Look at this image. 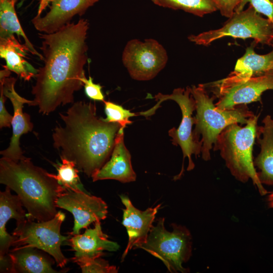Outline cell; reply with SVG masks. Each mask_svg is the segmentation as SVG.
Here are the masks:
<instances>
[{
  "mask_svg": "<svg viewBox=\"0 0 273 273\" xmlns=\"http://www.w3.org/2000/svg\"><path fill=\"white\" fill-rule=\"evenodd\" d=\"M15 0H0V39H5L16 34L22 37L25 44L32 55L43 60L42 55L39 53L29 40L20 24L15 9Z\"/></svg>",
  "mask_w": 273,
  "mask_h": 273,
  "instance_id": "obj_23",
  "label": "cell"
},
{
  "mask_svg": "<svg viewBox=\"0 0 273 273\" xmlns=\"http://www.w3.org/2000/svg\"><path fill=\"white\" fill-rule=\"evenodd\" d=\"M155 5L173 10H181L199 17L217 10L211 0H151Z\"/></svg>",
  "mask_w": 273,
  "mask_h": 273,
  "instance_id": "obj_24",
  "label": "cell"
},
{
  "mask_svg": "<svg viewBox=\"0 0 273 273\" xmlns=\"http://www.w3.org/2000/svg\"><path fill=\"white\" fill-rule=\"evenodd\" d=\"M95 104L77 102L60 116L64 125L57 126L52 138L61 157L72 161L91 177L110 158L120 125L105 121L96 114Z\"/></svg>",
  "mask_w": 273,
  "mask_h": 273,
  "instance_id": "obj_2",
  "label": "cell"
},
{
  "mask_svg": "<svg viewBox=\"0 0 273 273\" xmlns=\"http://www.w3.org/2000/svg\"><path fill=\"white\" fill-rule=\"evenodd\" d=\"M68 242L74 251L71 259L80 267L103 256L104 251L115 252L120 247L103 232L100 221L95 222L94 228L86 229L83 234L72 235Z\"/></svg>",
  "mask_w": 273,
  "mask_h": 273,
  "instance_id": "obj_13",
  "label": "cell"
},
{
  "mask_svg": "<svg viewBox=\"0 0 273 273\" xmlns=\"http://www.w3.org/2000/svg\"><path fill=\"white\" fill-rule=\"evenodd\" d=\"M154 98L158 101L157 104L150 110L142 112V115L150 116L164 101L173 100L178 105L182 114L181 121L177 128L173 127L168 131V135L171 138L173 145L180 146L183 154V160L186 157L188 158L187 170L193 169L195 164L192 159V155L197 156L201 154L202 143L195 138L192 130L193 125L195 123V118L192 117V114L196 110V102L191 94V87L175 88L170 95L159 93Z\"/></svg>",
  "mask_w": 273,
  "mask_h": 273,
  "instance_id": "obj_9",
  "label": "cell"
},
{
  "mask_svg": "<svg viewBox=\"0 0 273 273\" xmlns=\"http://www.w3.org/2000/svg\"><path fill=\"white\" fill-rule=\"evenodd\" d=\"M191 92L196 102L195 138L201 141L202 158L210 159V151L216 144L218 136L228 126L234 123L246 124L254 115L246 105H240L233 109H223L213 103L214 97H210L203 84L191 87Z\"/></svg>",
  "mask_w": 273,
  "mask_h": 273,
  "instance_id": "obj_5",
  "label": "cell"
},
{
  "mask_svg": "<svg viewBox=\"0 0 273 273\" xmlns=\"http://www.w3.org/2000/svg\"><path fill=\"white\" fill-rule=\"evenodd\" d=\"M269 206L273 208V192H272L268 197Z\"/></svg>",
  "mask_w": 273,
  "mask_h": 273,
  "instance_id": "obj_32",
  "label": "cell"
},
{
  "mask_svg": "<svg viewBox=\"0 0 273 273\" xmlns=\"http://www.w3.org/2000/svg\"><path fill=\"white\" fill-rule=\"evenodd\" d=\"M273 67V49L265 55L256 53L253 47L247 48L236 63L234 70L225 78L212 84L218 95L223 91L244 82L251 77L264 74Z\"/></svg>",
  "mask_w": 273,
  "mask_h": 273,
  "instance_id": "obj_14",
  "label": "cell"
},
{
  "mask_svg": "<svg viewBox=\"0 0 273 273\" xmlns=\"http://www.w3.org/2000/svg\"><path fill=\"white\" fill-rule=\"evenodd\" d=\"M11 190L6 187L4 191L0 192V257L8 254L14 240L7 232V222L14 218L18 222L26 218L21 199L17 195L12 194Z\"/></svg>",
  "mask_w": 273,
  "mask_h": 273,
  "instance_id": "obj_20",
  "label": "cell"
},
{
  "mask_svg": "<svg viewBox=\"0 0 273 273\" xmlns=\"http://www.w3.org/2000/svg\"><path fill=\"white\" fill-rule=\"evenodd\" d=\"M105 112L106 118L104 120L108 122L119 124L124 128L128 124L132 123L129 118L139 114L132 113L130 110L124 108L121 105L110 101H104Z\"/></svg>",
  "mask_w": 273,
  "mask_h": 273,
  "instance_id": "obj_26",
  "label": "cell"
},
{
  "mask_svg": "<svg viewBox=\"0 0 273 273\" xmlns=\"http://www.w3.org/2000/svg\"><path fill=\"white\" fill-rule=\"evenodd\" d=\"M272 70H273V67H272Z\"/></svg>",
  "mask_w": 273,
  "mask_h": 273,
  "instance_id": "obj_35",
  "label": "cell"
},
{
  "mask_svg": "<svg viewBox=\"0 0 273 273\" xmlns=\"http://www.w3.org/2000/svg\"><path fill=\"white\" fill-rule=\"evenodd\" d=\"M65 218V213L58 211L55 217L44 221H34L28 217L16 223L12 235L13 249L33 247L48 253L54 259L58 266L63 267L68 262L61 250V246L70 236L61 234V225Z\"/></svg>",
  "mask_w": 273,
  "mask_h": 273,
  "instance_id": "obj_7",
  "label": "cell"
},
{
  "mask_svg": "<svg viewBox=\"0 0 273 273\" xmlns=\"http://www.w3.org/2000/svg\"><path fill=\"white\" fill-rule=\"evenodd\" d=\"M259 116L250 117L245 126L234 123L226 127L218 136L214 150H218L231 174L239 181L251 179L261 195L267 193L255 168L252 150L256 137Z\"/></svg>",
  "mask_w": 273,
  "mask_h": 273,
  "instance_id": "obj_4",
  "label": "cell"
},
{
  "mask_svg": "<svg viewBox=\"0 0 273 273\" xmlns=\"http://www.w3.org/2000/svg\"><path fill=\"white\" fill-rule=\"evenodd\" d=\"M27 51L25 44H21L14 35L0 39V57L5 60V67L24 80L29 81L35 77L38 69L26 60Z\"/></svg>",
  "mask_w": 273,
  "mask_h": 273,
  "instance_id": "obj_22",
  "label": "cell"
},
{
  "mask_svg": "<svg viewBox=\"0 0 273 273\" xmlns=\"http://www.w3.org/2000/svg\"><path fill=\"white\" fill-rule=\"evenodd\" d=\"M16 79L9 77L4 73H0V88L6 98L11 101L14 109L11 125L13 134L9 146L1 151L3 157L14 161L24 159L23 151L20 147V138L21 135L31 131L33 127L30 116L23 111V105L29 104L30 100L20 96L15 90V84Z\"/></svg>",
  "mask_w": 273,
  "mask_h": 273,
  "instance_id": "obj_12",
  "label": "cell"
},
{
  "mask_svg": "<svg viewBox=\"0 0 273 273\" xmlns=\"http://www.w3.org/2000/svg\"><path fill=\"white\" fill-rule=\"evenodd\" d=\"M123 130L121 127L116 136L110 158L93 175V181L114 179L126 183L135 180L136 175L132 167L131 155L124 144Z\"/></svg>",
  "mask_w": 273,
  "mask_h": 273,
  "instance_id": "obj_18",
  "label": "cell"
},
{
  "mask_svg": "<svg viewBox=\"0 0 273 273\" xmlns=\"http://www.w3.org/2000/svg\"><path fill=\"white\" fill-rule=\"evenodd\" d=\"M18 0H15V2L16 3Z\"/></svg>",
  "mask_w": 273,
  "mask_h": 273,
  "instance_id": "obj_34",
  "label": "cell"
},
{
  "mask_svg": "<svg viewBox=\"0 0 273 273\" xmlns=\"http://www.w3.org/2000/svg\"><path fill=\"white\" fill-rule=\"evenodd\" d=\"M122 60L132 78L146 81L154 78L165 67L168 55L163 46L154 39L144 41L133 39L124 47Z\"/></svg>",
  "mask_w": 273,
  "mask_h": 273,
  "instance_id": "obj_10",
  "label": "cell"
},
{
  "mask_svg": "<svg viewBox=\"0 0 273 273\" xmlns=\"http://www.w3.org/2000/svg\"><path fill=\"white\" fill-rule=\"evenodd\" d=\"M225 36L253 38L256 43L273 48V24L250 6L245 10L235 12L222 27L198 35H191L188 39L197 44L207 46Z\"/></svg>",
  "mask_w": 273,
  "mask_h": 273,
  "instance_id": "obj_8",
  "label": "cell"
},
{
  "mask_svg": "<svg viewBox=\"0 0 273 273\" xmlns=\"http://www.w3.org/2000/svg\"><path fill=\"white\" fill-rule=\"evenodd\" d=\"M52 0H40V4L38 9L37 14L36 16H40L42 11L51 3Z\"/></svg>",
  "mask_w": 273,
  "mask_h": 273,
  "instance_id": "obj_31",
  "label": "cell"
},
{
  "mask_svg": "<svg viewBox=\"0 0 273 273\" xmlns=\"http://www.w3.org/2000/svg\"><path fill=\"white\" fill-rule=\"evenodd\" d=\"M165 218H159L153 226L146 241L138 248L147 251L161 260L170 272L189 271L183 267L192 255V236L185 226L172 224V231L164 226Z\"/></svg>",
  "mask_w": 273,
  "mask_h": 273,
  "instance_id": "obj_6",
  "label": "cell"
},
{
  "mask_svg": "<svg viewBox=\"0 0 273 273\" xmlns=\"http://www.w3.org/2000/svg\"><path fill=\"white\" fill-rule=\"evenodd\" d=\"M40 249L33 247L12 249L8 254L12 273H58L52 265L56 261Z\"/></svg>",
  "mask_w": 273,
  "mask_h": 273,
  "instance_id": "obj_19",
  "label": "cell"
},
{
  "mask_svg": "<svg viewBox=\"0 0 273 273\" xmlns=\"http://www.w3.org/2000/svg\"><path fill=\"white\" fill-rule=\"evenodd\" d=\"M263 126L257 127L256 136L261 150L254 162L260 171L257 172L261 184L273 185V118L266 116Z\"/></svg>",
  "mask_w": 273,
  "mask_h": 273,
  "instance_id": "obj_21",
  "label": "cell"
},
{
  "mask_svg": "<svg viewBox=\"0 0 273 273\" xmlns=\"http://www.w3.org/2000/svg\"><path fill=\"white\" fill-rule=\"evenodd\" d=\"M56 205L73 215L71 236L79 234L81 229L87 228L93 222L105 219L108 214V206L104 200L84 192L65 189L58 197Z\"/></svg>",
  "mask_w": 273,
  "mask_h": 273,
  "instance_id": "obj_11",
  "label": "cell"
},
{
  "mask_svg": "<svg viewBox=\"0 0 273 273\" xmlns=\"http://www.w3.org/2000/svg\"><path fill=\"white\" fill-rule=\"evenodd\" d=\"M120 198L125 206L122 223L126 228L128 237L127 245L121 257L123 261L130 250L138 248L146 241L161 204L142 211L133 206L127 196L121 195Z\"/></svg>",
  "mask_w": 273,
  "mask_h": 273,
  "instance_id": "obj_15",
  "label": "cell"
},
{
  "mask_svg": "<svg viewBox=\"0 0 273 273\" xmlns=\"http://www.w3.org/2000/svg\"><path fill=\"white\" fill-rule=\"evenodd\" d=\"M80 267L83 273H116L118 270L115 266L110 265L107 261L101 257Z\"/></svg>",
  "mask_w": 273,
  "mask_h": 273,
  "instance_id": "obj_27",
  "label": "cell"
},
{
  "mask_svg": "<svg viewBox=\"0 0 273 273\" xmlns=\"http://www.w3.org/2000/svg\"><path fill=\"white\" fill-rule=\"evenodd\" d=\"M89 23L80 19L52 33H39L44 65L38 69L29 106L48 115L60 105L72 103L74 93L83 86L84 66L87 61L86 42Z\"/></svg>",
  "mask_w": 273,
  "mask_h": 273,
  "instance_id": "obj_1",
  "label": "cell"
},
{
  "mask_svg": "<svg viewBox=\"0 0 273 273\" xmlns=\"http://www.w3.org/2000/svg\"><path fill=\"white\" fill-rule=\"evenodd\" d=\"M82 81L84 87V92L86 96L89 99L98 101L104 102V95H103L101 86L99 84L93 82V78L89 76L87 79L84 76L82 78Z\"/></svg>",
  "mask_w": 273,
  "mask_h": 273,
  "instance_id": "obj_28",
  "label": "cell"
},
{
  "mask_svg": "<svg viewBox=\"0 0 273 273\" xmlns=\"http://www.w3.org/2000/svg\"><path fill=\"white\" fill-rule=\"evenodd\" d=\"M99 0H52L50 11L43 17L31 20L35 28L43 33H52L70 23L76 15L81 16Z\"/></svg>",
  "mask_w": 273,
  "mask_h": 273,
  "instance_id": "obj_16",
  "label": "cell"
},
{
  "mask_svg": "<svg viewBox=\"0 0 273 273\" xmlns=\"http://www.w3.org/2000/svg\"><path fill=\"white\" fill-rule=\"evenodd\" d=\"M273 89V70L251 77L218 94L215 105L221 109H231L240 105L259 101L263 92Z\"/></svg>",
  "mask_w": 273,
  "mask_h": 273,
  "instance_id": "obj_17",
  "label": "cell"
},
{
  "mask_svg": "<svg viewBox=\"0 0 273 273\" xmlns=\"http://www.w3.org/2000/svg\"><path fill=\"white\" fill-rule=\"evenodd\" d=\"M6 97L2 89L0 88V128L10 127L13 116L8 113L5 106Z\"/></svg>",
  "mask_w": 273,
  "mask_h": 273,
  "instance_id": "obj_30",
  "label": "cell"
},
{
  "mask_svg": "<svg viewBox=\"0 0 273 273\" xmlns=\"http://www.w3.org/2000/svg\"><path fill=\"white\" fill-rule=\"evenodd\" d=\"M271 2L273 4V0H270Z\"/></svg>",
  "mask_w": 273,
  "mask_h": 273,
  "instance_id": "obj_33",
  "label": "cell"
},
{
  "mask_svg": "<svg viewBox=\"0 0 273 273\" xmlns=\"http://www.w3.org/2000/svg\"><path fill=\"white\" fill-rule=\"evenodd\" d=\"M0 183L15 192L27 211L26 216L37 221L55 217L58 212L57 199L65 189L27 157L14 161L2 157Z\"/></svg>",
  "mask_w": 273,
  "mask_h": 273,
  "instance_id": "obj_3",
  "label": "cell"
},
{
  "mask_svg": "<svg viewBox=\"0 0 273 273\" xmlns=\"http://www.w3.org/2000/svg\"><path fill=\"white\" fill-rule=\"evenodd\" d=\"M220 14L231 18L243 0H211Z\"/></svg>",
  "mask_w": 273,
  "mask_h": 273,
  "instance_id": "obj_29",
  "label": "cell"
},
{
  "mask_svg": "<svg viewBox=\"0 0 273 273\" xmlns=\"http://www.w3.org/2000/svg\"><path fill=\"white\" fill-rule=\"evenodd\" d=\"M61 159L62 163L56 165L57 174L49 173V175L66 189L89 193L80 181L78 174L79 170L75 162L62 157Z\"/></svg>",
  "mask_w": 273,
  "mask_h": 273,
  "instance_id": "obj_25",
  "label": "cell"
}]
</instances>
